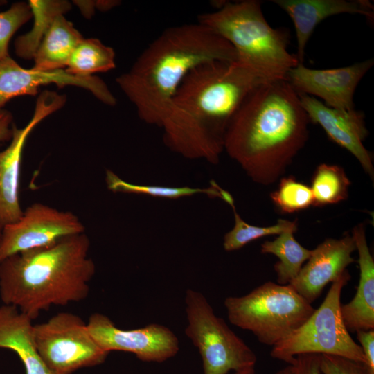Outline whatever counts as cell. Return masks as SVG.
<instances>
[{
    "instance_id": "obj_1",
    "label": "cell",
    "mask_w": 374,
    "mask_h": 374,
    "mask_svg": "<svg viewBox=\"0 0 374 374\" xmlns=\"http://www.w3.org/2000/svg\"><path fill=\"white\" fill-rule=\"evenodd\" d=\"M265 80L236 62L213 61L192 70L159 125L172 151L217 164L228 126L248 94Z\"/></svg>"
},
{
    "instance_id": "obj_2",
    "label": "cell",
    "mask_w": 374,
    "mask_h": 374,
    "mask_svg": "<svg viewBox=\"0 0 374 374\" xmlns=\"http://www.w3.org/2000/svg\"><path fill=\"white\" fill-rule=\"evenodd\" d=\"M309 118L287 80L265 81L245 98L226 130L224 150L251 180L268 186L308 138Z\"/></svg>"
},
{
    "instance_id": "obj_3",
    "label": "cell",
    "mask_w": 374,
    "mask_h": 374,
    "mask_svg": "<svg viewBox=\"0 0 374 374\" xmlns=\"http://www.w3.org/2000/svg\"><path fill=\"white\" fill-rule=\"evenodd\" d=\"M233 46L199 23L169 27L116 78L140 119L159 126L177 89L197 66L213 61L235 62Z\"/></svg>"
},
{
    "instance_id": "obj_4",
    "label": "cell",
    "mask_w": 374,
    "mask_h": 374,
    "mask_svg": "<svg viewBox=\"0 0 374 374\" xmlns=\"http://www.w3.org/2000/svg\"><path fill=\"white\" fill-rule=\"evenodd\" d=\"M85 233L46 247L12 255L0 262V297L32 320L53 305L85 299L96 266Z\"/></svg>"
},
{
    "instance_id": "obj_5",
    "label": "cell",
    "mask_w": 374,
    "mask_h": 374,
    "mask_svg": "<svg viewBox=\"0 0 374 374\" xmlns=\"http://www.w3.org/2000/svg\"><path fill=\"white\" fill-rule=\"evenodd\" d=\"M197 21L233 46L236 62L265 80H286L299 63L287 50L288 32L268 24L259 1H224Z\"/></svg>"
},
{
    "instance_id": "obj_6",
    "label": "cell",
    "mask_w": 374,
    "mask_h": 374,
    "mask_svg": "<svg viewBox=\"0 0 374 374\" xmlns=\"http://www.w3.org/2000/svg\"><path fill=\"white\" fill-rule=\"evenodd\" d=\"M233 325L274 346L301 326L314 308L290 285L267 281L242 296L224 300Z\"/></svg>"
},
{
    "instance_id": "obj_7",
    "label": "cell",
    "mask_w": 374,
    "mask_h": 374,
    "mask_svg": "<svg viewBox=\"0 0 374 374\" xmlns=\"http://www.w3.org/2000/svg\"><path fill=\"white\" fill-rule=\"evenodd\" d=\"M350 279L345 270L332 283L323 301L299 328L272 346L273 358L291 364L301 353L334 355L365 364L359 344L349 334L341 314V294Z\"/></svg>"
},
{
    "instance_id": "obj_8",
    "label": "cell",
    "mask_w": 374,
    "mask_h": 374,
    "mask_svg": "<svg viewBox=\"0 0 374 374\" xmlns=\"http://www.w3.org/2000/svg\"><path fill=\"white\" fill-rule=\"evenodd\" d=\"M185 304L188 324L184 332L199 350L203 374H228L255 367L254 352L215 315L201 292L188 289Z\"/></svg>"
},
{
    "instance_id": "obj_9",
    "label": "cell",
    "mask_w": 374,
    "mask_h": 374,
    "mask_svg": "<svg viewBox=\"0 0 374 374\" xmlns=\"http://www.w3.org/2000/svg\"><path fill=\"white\" fill-rule=\"evenodd\" d=\"M37 350L51 374H73L103 364L109 353L91 335L87 323L77 314L59 312L34 325Z\"/></svg>"
},
{
    "instance_id": "obj_10",
    "label": "cell",
    "mask_w": 374,
    "mask_h": 374,
    "mask_svg": "<svg viewBox=\"0 0 374 374\" xmlns=\"http://www.w3.org/2000/svg\"><path fill=\"white\" fill-rule=\"evenodd\" d=\"M85 233L73 213L36 202L23 211L21 217L3 228L0 262L17 253L52 244L73 235Z\"/></svg>"
},
{
    "instance_id": "obj_11",
    "label": "cell",
    "mask_w": 374,
    "mask_h": 374,
    "mask_svg": "<svg viewBox=\"0 0 374 374\" xmlns=\"http://www.w3.org/2000/svg\"><path fill=\"white\" fill-rule=\"evenodd\" d=\"M87 323L92 337L109 353L113 350L128 352L141 361L160 363L175 356L179 350L177 337L163 325L151 323L123 330L98 312L92 314Z\"/></svg>"
},
{
    "instance_id": "obj_12",
    "label": "cell",
    "mask_w": 374,
    "mask_h": 374,
    "mask_svg": "<svg viewBox=\"0 0 374 374\" xmlns=\"http://www.w3.org/2000/svg\"><path fill=\"white\" fill-rule=\"evenodd\" d=\"M66 96L45 90L37 96L33 114L22 128L12 125L9 145L0 151V225L17 221L23 214L19 202V182L22 152L32 130L46 117L63 107Z\"/></svg>"
},
{
    "instance_id": "obj_13",
    "label": "cell",
    "mask_w": 374,
    "mask_h": 374,
    "mask_svg": "<svg viewBox=\"0 0 374 374\" xmlns=\"http://www.w3.org/2000/svg\"><path fill=\"white\" fill-rule=\"evenodd\" d=\"M373 63V59H369L329 69H310L299 63L290 70L286 80L298 94L317 96L330 108L351 111L355 109L356 88Z\"/></svg>"
},
{
    "instance_id": "obj_14",
    "label": "cell",
    "mask_w": 374,
    "mask_h": 374,
    "mask_svg": "<svg viewBox=\"0 0 374 374\" xmlns=\"http://www.w3.org/2000/svg\"><path fill=\"white\" fill-rule=\"evenodd\" d=\"M54 84L58 87L75 86L90 91L102 103L114 106L116 99L106 83L96 75L79 77L65 69L46 71L25 69L10 55L0 60V109L12 98L35 96L40 87Z\"/></svg>"
},
{
    "instance_id": "obj_15",
    "label": "cell",
    "mask_w": 374,
    "mask_h": 374,
    "mask_svg": "<svg viewBox=\"0 0 374 374\" xmlns=\"http://www.w3.org/2000/svg\"><path fill=\"white\" fill-rule=\"evenodd\" d=\"M299 96L310 121L319 124L332 141L350 152L373 181V159L363 144L368 135L364 114L355 109H332L313 96Z\"/></svg>"
},
{
    "instance_id": "obj_16",
    "label": "cell",
    "mask_w": 374,
    "mask_h": 374,
    "mask_svg": "<svg viewBox=\"0 0 374 374\" xmlns=\"http://www.w3.org/2000/svg\"><path fill=\"white\" fill-rule=\"evenodd\" d=\"M356 250L353 237L346 234L340 239L327 238L315 249L297 276L289 284L312 304L327 284L335 281L351 263Z\"/></svg>"
},
{
    "instance_id": "obj_17",
    "label": "cell",
    "mask_w": 374,
    "mask_h": 374,
    "mask_svg": "<svg viewBox=\"0 0 374 374\" xmlns=\"http://www.w3.org/2000/svg\"><path fill=\"white\" fill-rule=\"evenodd\" d=\"M292 19L297 40L296 57L303 63L306 44L316 26L329 17L344 13L373 19V6L366 0H274Z\"/></svg>"
},
{
    "instance_id": "obj_18",
    "label": "cell",
    "mask_w": 374,
    "mask_h": 374,
    "mask_svg": "<svg viewBox=\"0 0 374 374\" xmlns=\"http://www.w3.org/2000/svg\"><path fill=\"white\" fill-rule=\"evenodd\" d=\"M358 251L359 279L353 299L341 305V314L348 330L374 329V260L368 247L365 226L356 225L351 234Z\"/></svg>"
},
{
    "instance_id": "obj_19",
    "label": "cell",
    "mask_w": 374,
    "mask_h": 374,
    "mask_svg": "<svg viewBox=\"0 0 374 374\" xmlns=\"http://www.w3.org/2000/svg\"><path fill=\"white\" fill-rule=\"evenodd\" d=\"M33 320L16 307H0V348L15 352L26 374H51L34 341Z\"/></svg>"
},
{
    "instance_id": "obj_20",
    "label": "cell",
    "mask_w": 374,
    "mask_h": 374,
    "mask_svg": "<svg viewBox=\"0 0 374 374\" xmlns=\"http://www.w3.org/2000/svg\"><path fill=\"white\" fill-rule=\"evenodd\" d=\"M83 38L64 15L57 17L34 55L33 68L46 71L65 69L72 53Z\"/></svg>"
},
{
    "instance_id": "obj_21",
    "label": "cell",
    "mask_w": 374,
    "mask_h": 374,
    "mask_svg": "<svg viewBox=\"0 0 374 374\" xmlns=\"http://www.w3.org/2000/svg\"><path fill=\"white\" fill-rule=\"evenodd\" d=\"M28 3L33 18V26L15 41L16 55L25 60L33 58L55 19L71 8V3L66 0H30Z\"/></svg>"
},
{
    "instance_id": "obj_22",
    "label": "cell",
    "mask_w": 374,
    "mask_h": 374,
    "mask_svg": "<svg viewBox=\"0 0 374 374\" xmlns=\"http://www.w3.org/2000/svg\"><path fill=\"white\" fill-rule=\"evenodd\" d=\"M297 228L288 229L273 240L261 244L262 253L275 255L279 260L274 268L277 283L289 285L298 275L303 263L310 257L312 250L303 247L294 238Z\"/></svg>"
},
{
    "instance_id": "obj_23",
    "label": "cell",
    "mask_w": 374,
    "mask_h": 374,
    "mask_svg": "<svg viewBox=\"0 0 374 374\" xmlns=\"http://www.w3.org/2000/svg\"><path fill=\"white\" fill-rule=\"evenodd\" d=\"M115 67V52L112 48L98 39L83 38L72 53L65 70L76 76L89 77Z\"/></svg>"
},
{
    "instance_id": "obj_24",
    "label": "cell",
    "mask_w": 374,
    "mask_h": 374,
    "mask_svg": "<svg viewBox=\"0 0 374 374\" xmlns=\"http://www.w3.org/2000/svg\"><path fill=\"white\" fill-rule=\"evenodd\" d=\"M105 181L108 189L114 193L140 194L167 199L204 194L210 197H217L223 200L228 192L213 180L211 181L210 187L204 188L135 184L122 179L110 170H106Z\"/></svg>"
},
{
    "instance_id": "obj_25",
    "label": "cell",
    "mask_w": 374,
    "mask_h": 374,
    "mask_svg": "<svg viewBox=\"0 0 374 374\" xmlns=\"http://www.w3.org/2000/svg\"><path fill=\"white\" fill-rule=\"evenodd\" d=\"M350 182L344 170L337 165L321 163L312 178L313 206H323L347 199Z\"/></svg>"
},
{
    "instance_id": "obj_26",
    "label": "cell",
    "mask_w": 374,
    "mask_h": 374,
    "mask_svg": "<svg viewBox=\"0 0 374 374\" xmlns=\"http://www.w3.org/2000/svg\"><path fill=\"white\" fill-rule=\"evenodd\" d=\"M234 214L233 228L224 237L223 247L226 251L241 249L247 244L258 238L269 235H280L283 232L293 228H297V221H289L279 219L276 224L269 226H258L244 221L238 213L234 200L228 204Z\"/></svg>"
},
{
    "instance_id": "obj_27",
    "label": "cell",
    "mask_w": 374,
    "mask_h": 374,
    "mask_svg": "<svg viewBox=\"0 0 374 374\" xmlns=\"http://www.w3.org/2000/svg\"><path fill=\"white\" fill-rule=\"evenodd\" d=\"M278 188L270 197L276 208L284 213H292L313 205L310 187L299 182L293 176L280 178Z\"/></svg>"
},
{
    "instance_id": "obj_28",
    "label": "cell",
    "mask_w": 374,
    "mask_h": 374,
    "mask_svg": "<svg viewBox=\"0 0 374 374\" xmlns=\"http://www.w3.org/2000/svg\"><path fill=\"white\" fill-rule=\"evenodd\" d=\"M28 3L16 2L10 8L0 12V60L9 55L8 45L16 31L32 18Z\"/></svg>"
},
{
    "instance_id": "obj_29",
    "label": "cell",
    "mask_w": 374,
    "mask_h": 374,
    "mask_svg": "<svg viewBox=\"0 0 374 374\" xmlns=\"http://www.w3.org/2000/svg\"><path fill=\"white\" fill-rule=\"evenodd\" d=\"M322 374H366L363 364L346 357L321 354Z\"/></svg>"
},
{
    "instance_id": "obj_30",
    "label": "cell",
    "mask_w": 374,
    "mask_h": 374,
    "mask_svg": "<svg viewBox=\"0 0 374 374\" xmlns=\"http://www.w3.org/2000/svg\"><path fill=\"white\" fill-rule=\"evenodd\" d=\"M321 354L301 353L291 363L294 374H322L320 368Z\"/></svg>"
},
{
    "instance_id": "obj_31",
    "label": "cell",
    "mask_w": 374,
    "mask_h": 374,
    "mask_svg": "<svg viewBox=\"0 0 374 374\" xmlns=\"http://www.w3.org/2000/svg\"><path fill=\"white\" fill-rule=\"evenodd\" d=\"M357 339L361 346L365 364L363 365L366 374H374V329L356 331Z\"/></svg>"
},
{
    "instance_id": "obj_32",
    "label": "cell",
    "mask_w": 374,
    "mask_h": 374,
    "mask_svg": "<svg viewBox=\"0 0 374 374\" xmlns=\"http://www.w3.org/2000/svg\"><path fill=\"white\" fill-rule=\"evenodd\" d=\"M13 117L12 114L0 109V143L10 141L12 136Z\"/></svg>"
},
{
    "instance_id": "obj_33",
    "label": "cell",
    "mask_w": 374,
    "mask_h": 374,
    "mask_svg": "<svg viewBox=\"0 0 374 374\" xmlns=\"http://www.w3.org/2000/svg\"><path fill=\"white\" fill-rule=\"evenodd\" d=\"M73 2L78 6L85 17L89 19L94 14L96 8L94 1H74Z\"/></svg>"
},
{
    "instance_id": "obj_34",
    "label": "cell",
    "mask_w": 374,
    "mask_h": 374,
    "mask_svg": "<svg viewBox=\"0 0 374 374\" xmlns=\"http://www.w3.org/2000/svg\"><path fill=\"white\" fill-rule=\"evenodd\" d=\"M118 4L116 1H95L96 8L101 11H107Z\"/></svg>"
},
{
    "instance_id": "obj_35",
    "label": "cell",
    "mask_w": 374,
    "mask_h": 374,
    "mask_svg": "<svg viewBox=\"0 0 374 374\" xmlns=\"http://www.w3.org/2000/svg\"><path fill=\"white\" fill-rule=\"evenodd\" d=\"M233 374H256L255 367H250L235 371Z\"/></svg>"
},
{
    "instance_id": "obj_36",
    "label": "cell",
    "mask_w": 374,
    "mask_h": 374,
    "mask_svg": "<svg viewBox=\"0 0 374 374\" xmlns=\"http://www.w3.org/2000/svg\"><path fill=\"white\" fill-rule=\"evenodd\" d=\"M275 374H294L292 365H288L286 367L279 370Z\"/></svg>"
},
{
    "instance_id": "obj_37",
    "label": "cell",
    "mask_w": 374,
    "mask_h": 374,
    "mask_svg": "<svg viewBox=\"0 0 374 374\" xmlns=\"http://www.w3.org/2000/svg\"><path fill=\"white\" fill-rule=\"evenodd\" d=\"M2 232H3V227L0 225V245H1V239H2Z\"/></svg>"
},
{
    "instance_id": "obj_38",
    "label": "cell",
    "mask_w": 374,
    "mask_h": 374,
    "mask_svg": "<svg viewBox=\"0 0 374 374\" xmlns=\"http://www.w3.org/2000/svg\"><path fill=\"white\" fill-rule=\"evenodd\" d=\"M6 1H1V0H0V6L3 5V4H6Z\"/></svg>"
}]
</instances>
